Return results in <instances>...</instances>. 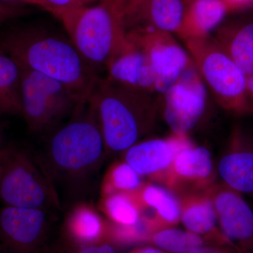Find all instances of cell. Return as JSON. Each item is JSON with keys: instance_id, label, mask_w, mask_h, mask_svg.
<instances>
[{"instance_id": "obj_27", "label": "cell", "mask_w": 253, "mask_h": 253, "mask_svg": "<svg viewBox=\"0 0 253 253\" xmlns=\"http://www.w3.org/2000/svg\"><path fill=\"white\" fill-rule=\"evenodd\" d=\"M47 6L49 14L59 19L61 15L66 14L83 6L80 0H42Z\"/></svg>"}, {"instance_id": "obj_19", "label": "cell", "mask_w": 253, "mask_h": 253, "mask_svg": "<svg viewBox=\"0 0 253 253\" xmlns=\"http://www.w3.org/2000/svg\"><path fill=\"white\" fill-rule=\"evenodd\" d=\"M143 213L151 211L145 217L151 234L163 229L176 227L181 221V206L179 196L166 186L144 183L135 191ZM150 235V236H151Z\"/></svg>"}, {"instance_id": "obj_36", "label": "cell", "mask_w": 253, "mask_h": 253, "mask_svg": "<svg viewBox=\"0 0 253 253\" xmlns=\"http://www.w3.org/2000/svg\"><path fill=\"white\" fill-rule=\"evenodd\" d=\"M1 149H0V150H1Z\"/></svg>"}, {"instance_id": "obj_8", "label": "cell", "mask_w": 253, "mask_h": 253, "mask_svg": "<svg viewBox=\"0 0 253 253\" xmlns=\"http://www.w3.org/2000/svg\"><path fill=\"white\" fill-rule=\"evenodd\" d=\"M163 95L165 121L173 135L187 136L206 109L207 93L202 80L190 66Z\"/></svg>"}, {"instance_id": "obj_1", "label": "cell", "mask_w": 253, "mask_h": 253, "mask_svg": "<svg viewBox=\"0 0 253 253\" xmlns=\"http://www.w3.org/2000/svg\"><path fill=\"white\" fill-rule=\"evenodd\" d=\"M38 152L61 206L89 201L97 191L107 151L91 98L46 134Z\"/></svg>"}, {"instance_id": "obj_2", "label": "cell", "mask_w": 253, "mask_h": 253, "mask_svg": "<svg viewBox=\"0 0 253 253\" xmlns=\"http://www.w3.org/2000/svg\"><path fill=\"white\" fill-rule=\"evenodd\" d=\"M0 49L25 67L67 86L83 101L89 99L101 78L68 37L45 28L24 26L4 32Z\"/></svg>"}, {"instance_id": "obj_5", "label": "cell", "mask_w": 253, "mask_h": 253, "mask_svg": "<svg viewBox=\"0 0 253 253\" xmlns=\"http://www.w3.org/2000/svg\"><path fill=\"white\" fill-rule=\"evenodd\" d=\"M0 201L58 214L63 210L38 152L13 145L0 150Z\"/></svg>"}, {"instance_id": "obj_28", "label": "cell", "mask_w": 253, "mask_h": 253, "mask_svg": "<svg viewBox=\"0 0 253 253\" xmlns=\"http://www.w3.org/2000/svg\"><path fill=\"white\" fill-rule=\"evenodd\" d=\"M26 12L23 6L0 2V25L22 16Z\"/></svg>"}, {"instance_id": "obj_18", "label": "cell", "mask_w": 253, "mask_h": 253, "mask_svg": "<svg viewBox=\"0 0 253 253\" xmlns=\"http://www.w3.org/2000/svg\"><path fill=\"white\" fill-rule=\"evenodd\" d=\"M129 42L130 46L110 64L106 78L146 94L155 91L156 78L147 54L140 46Z\"/></svg>"}, {"instance_id": "obj_26", "label": "cell", "mask_w": 253, "mask_h": 253, "mask_svg": "<svg viewBox=\"0 0 253 253\" xmlns=\"http://www.w3.org/2000/svg\"><path fill=\"white\" fill-rule=\"evenodd\" d=\"M60 253H117V252L115 249L114 246L109 242L87 245V246H74V245L66 243L64 250Z\"/></svg>"}, {"instance_id": "obj_35", "label": "cell", "mask_w": 253, "mask_h": 253, "mask_svg": "<svg viewBox=\"0 0 253 253\" xmlns=\"http://www.w3.org/2000/svg\"></svg>"}, {"instance_id": "obj_33", "label": "cell", "mask_w": 253, "mask_h": 253, "mask_svg": "<svg viewBox=\"0 0 253 253\" xmlns=\"http://www.w3.org/2000/svg\"><path fill=\"white\" fill-rule=\"evenodd\" d=\"M247 91L249 97H251L253 101V74L247 77Z\"/></svg>"}, {"instance_id": "obj_17", "label": "cell", "mask_w": 253, "mask_h": 253, "mask_svg": "<svg viewBox=\"0 0 253 253\" xmlns=\"http://www.w3.org/2000/svg\"><path fill=\"white\" fill-rule=\"evenodd\" d=\"M62 232L65 242L74 246L109 242V223L89 201H81L68 209Z\"/></svg>"}, {"instance_id": "obj_9", "label": "cell", "mask_w": 253, "mask_h": 253, "mask_svg": "<svg viewBox=\"0 0 253 253\" xmlns=\"http://www.w3.org/2000/svg\"><path fill=\"white\" fill-rule=\"evenodd\" d=\"M200 68L208 85L226 109L236 113L249 111L247 76L224 50H208L201 56Z\"/></svg>"}, {"instance_id": "obj_22", "label": "cell", "mask_w": 253, "mask_h": 253, "mask_svg": "<svg viewBox=\"0 0 253 253\" xmlns=\"http://www.w3.org/2000/svg\"><path fill=\"white\" fill-rule=\"evenodd\" d=\"M99 210L110 222L118 225H134L141 220L143 215L135 191L100 197Z\"/></svg>"}, {"instance_id": "obj_16", "label": "cell", "mask_w": 253, "mask_h": 253, "mask_svg": "<svg viewBox=\"0 0 253 253\" xmlns=\"http://www.w3.org/2000/svg\"><path fill=\"white\" fill-rule=\"evenodd\" d=\"M222 184L241 194L253 195V141L237 129L218 163Z\"/></svg>"}, {"instance_id": "obj_12", "label": "cell", "mask_w": 253, "mask_h": 253, "mask_svg": "<svg viewBox=\"0 0 253 253\" xmlns=\"http://www.w3.org/2000/svg\"><path fill=\"white\" fill-rule=\"evenodd\" d=\"M221 232L242 253H253V211L242 194L223 184L208 189Z\"/></svg>"}, {"instance_id": "obj_23", "label": "cell", "mask_w": 253, "mask_h": 253, "mask_svg": "<svg viewBox=\"0 0 253 253\" xmlns=\"http://www.w3.org/2000/svg\"><path fill=\"white\" fill-rule=\"evenodd\" d=\"M221 49L246 76L253 74V23L240 25L226 32Z\"/></svg>"}, {"instance_id": "obj_34", "label": "cell", "mask_w": 253, "mask_h": 253, "mask_svg": "<svg viewBox=\"0 0 253 253\" xmlns=\"http://www.w3.org/2000/svg\"><path fill=\"white\" fill-rule=\"evenodd\" d=\"M80 1L83 5H91L101 2V1H104V0H80Z\"/></svg>"}, {"instance_id": "obj_11", "label": "cell", "mask_w": 253, "mask_h": 253, "mask_svg": "<svg viewBox=\"0 0 253 253\" xmlns=\"http://www.w3.org/2000/svg\"><path fill=\"white\" fill-rule=\"evenodd\" d=\"M169 33L158 31L127 35V39L146 51L156 78L155 91L165 93L176 83L189 67L185 50L172 40Z\"/></svg>"}, {"instance_id": "obj_24", "label": "cell", "mask_w": 253, "mask_h": 253, "mask_svg": "<svg viewBox=\"0 0 253 253\" xmlns=\"http://www.w3.org/2000/svg\"><path fill=\"white\" fill-rule=\"evenodd\" d=\"M142 176L124 161H116L108 168L100 183V197L116 193H131L144 184Z\"/></svg>"}, {"instance_id": "obj_7", "label": "cell", "mask_w": 253, "mask_h": 253, "mask_svg": "<svg viewBox=\"0 0 253 253\" xmlns=\"http://www.w3.org/2000/svg\"><path fill=\"white\" fill-rule=\"evenodd\" d=\"M59 215L4 206L0 209V245L8 253H40Z\"/></svg>"}, {"instance_id": "obj_14", "label": "cell", "mask_w": 253, "mask_h": 253, "mask_svg": "<svg viewBox=\"0 0 253 253\" xmlns=\"http://www.w3.org/2000/svg\"><path fill=\"white\" fill-rule=\"evenodd\" d=\"M191 144L187 136L141 140L123 153V161L142 177L164 184L176 152Z\"/></svg>"}, {"instance_id": "obj_31", "label": "cell", "mask_w": 253, "mask_h": 253, "mask_svg": "<svg viewBox=\"0 0 253 253\" xmlns=\"http://www.w3.org/2000/svg\"><path fill=\"white\" fill-rule=\"evenodd\" d=\"M128 253H167L153 246H139L131 250Z\"/></svg>"}, {"instance_id": "obj_32", "label": "cell", "mask_w": 253, "mask_h": 253, "mask_svg": "<svg viewBox=\"0 0 253 253\" xmlns=\"http://www.w3.org/2000/svg\"><path fill=\"white\" fill-rule=\"evenodd\" d=\"M226 2L232 5L234 8L237 6H241V5H245L249 4L250 2H252L253 0H224Z\"/></svg>"}, {"instance_id": "obj_4", "label": "cell", "mask_w": 253, "mask_h": 253, "mask_svg": "<svg viewBox=\"0 0 253 253\" xmlns=\"http://www.w3.org/2000/svg\"><path fill=\"white\" fill-rule=\"evenodd\" d=\"M59 20L82 57L99 76L131 45L112 0L83 5Z\"/></svg>"}, {"instance_id": "obj_25", "label": "cell", "mask_w": 253, "mask_h": 253, "mask_svg": "<svg viewBox=\"0 0 253 253\" xmlns=\"http://www.w3.org/2000/svg\"><path fill=\"white\" fill-rule=\"evenodd\" d=\"M146 243L167 253H189L193 249L207 244L202 236L176 227L154 233Z\"/></svg>"}, {"instance_id": "obj_20", "label": "cell", "mask_w": 253, "mask_h": 253, "mask_svg": "<svg viewBox=\"0 0 253 253\" xmlns=\"http://www.w3.org/2000/svg\"><path fill=\"white\" fill-rule=\"evenodd\" d=\"M232 5L224 0H184L180 32L195 36L208 34L219 26Z\"/></svg>"}, {"instance_id": "obj_30", "label": "cell", "mask_w": 253, "mask_h": 253, "mask_svg": "<svg viewBox=\"0 0 253 253\" xmlns=\"http://www.w3.org/2000/svg\"><path fill=\"white\" fill-rule=\"evenodd\" d=\"M0 2L7 4L18 5V6L31 5L48 12L47 6L42 0H0Z\"/></svg>"}, {"instance_id": "obj_6", "label": "cell", "mask_w": 253, "mask_h": 253, "mask_svg": "<svg viewBox=\"0 0 253 253\" xmlns=\"http://www.w3.org/2000/svg\"><path fill=\"white\" fill-rule=\"evenodd\" d=\"M19 66L21 116L33 134L46 135L71 117L81 103L86 101L60 82Z\"/></svg>"}, {"instance_id": "obj_13", "label": "cell", "mask_w": 253, "mask_h": 253, "mask_svg": "<svg viewBox=\"0 0 253 253\" xmlns=\"http://www.w3.org/2000/svg\"><path fill=\"white\" fill-rule=\"evenodd\" d=\"M211 152L191 144L176 152L164 185L175 194L205 191L214 184Z\"/></svg>"}, {"instance_id": "obj_3", "label": "cell", "mask_w": 253, "mask_h": 253, "mask_svg": "<svg viewBox=\"0 0 253 253\" xmlns=\"http://www.w3.org/2000/svg\"><path fill=\"white\" fill-rule=\"evenodd\" d=\"M90 98L108 154H123L152 126L155 111L146 93L101 77Z\"/></svg>"}, {"instance_id": "obj_10", "label": "cell", "mask_w": 253, "mask_h": 253, "mask_svg": "<svg viewBox=\"0 0 253 253\" xmlns=\"http://www.w3.org/2000/svg\"><path fill=\"white\" fill-rule=\"evenodd\" d=\"M126 35L139 32H180L184 0H112Z\"/></svg>"}, {"instance_id": "obj_21", "label": "cell", "mask_w": 253, "mask_h": 253, "mask_svg": "<svg viewBox=\"0 0 253 253\" xmlns=\"http://www.w3.org/2000/svg\"><path fill=\"white\" fill-rule=\"evenodd\" d=\"M21 68L0 49V115H21Z\"/></svg>"}, {"instance_id": "obj_15", "label": "cell", "mask_w": 253, "mask_h": 253, "mask_svg": "<svg viewBox=\"0 0 253 253\" xmlns=\"http://www.w3.org/2000/svg\"><path fill=\"white\" fill-rule=\"evenodd\" d=\"M179 198L181 222L186 230L202 236L207 244L235 247L217 227V211L209 190L184 193Z\"/></svg>"}, {"instance_id": "obj_29", "label": "cell", "mask_w": 253, "mask_h": 253, "mask_svg": "<svg viewBox=\"0 0 253 253\" xmlns=\"http://www.w3.org/2000/svg\"><path fill=\"white\" fill-rule=\"evenodd\" d=\"M189 253H242L229 245L205 244L193 249Z\"/></svg>"}]
</instances>
